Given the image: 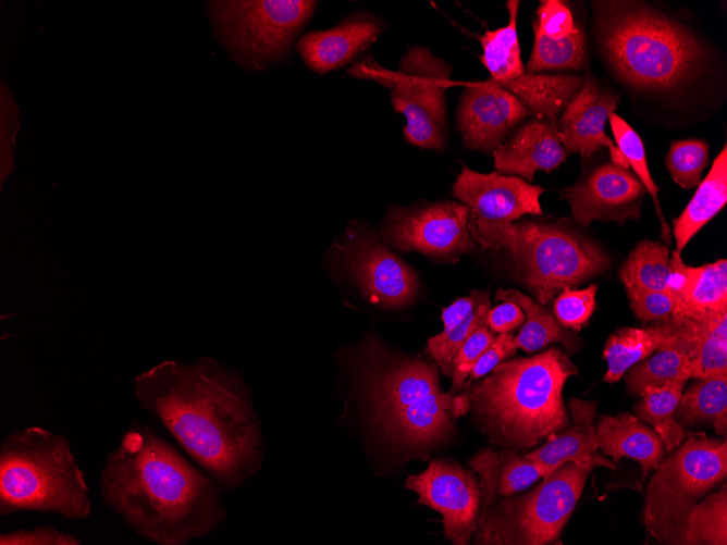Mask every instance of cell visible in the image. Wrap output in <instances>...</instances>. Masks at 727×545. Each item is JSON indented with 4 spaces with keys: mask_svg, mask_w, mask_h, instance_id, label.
<instances>
[{
    "mask_svg": "<svg viewBox=\"0 0 727 545\" xmlns=\"http://www.w3.org/2000/svg\"><path fill=\"white\" fill-rule=\"evenodd\" d=\"M574 375H579L577 366L562 349L550 347L531 357L506 359L459 392L491 444L526 453L568 426L563 389Z\"/></svg>",
    "mask_w": 727,
    "mask_h": 545,
    "instance_id": "5",
    "label": "cell"
},
{
    "mask_svg": "<svg viewBox=\"0 0 727 545\" xmlns=\"http://www.w3.org/2000/svg\"><path fill=\"white\" fill-rule=\"evenodd\" d=\"M490 308L489 292L475 290L442 309L443 331L428 339L424 351L444 376H452L457 351L477 329L486 324Z\"/></svg>",
    "mask_w": 727,
    "mask_h": 545,
    "instance_id": "25",
    "label": "cell"
},
{
    "mask_svg": "<svg viewBox=\"0 0 727 545\" xmlns=\"http://www.w3.org/2000/svg\"><path fill=\"white\" fill-rule=\"evenodd\" d=\"M727 544L726 483L713 494L700 499L686 517L677 545Z\"/></svg>",
    "mask_w": 727,
    "mask_h": 545,
    "instance_id": "35",
    "label": "cell"
},
{
    "mask_svg": "<svg viewBox=\"0 0 727 545\" xmlns=\"http://www.w3.org/2000/svg\"><path fill=\"white\" fill-rule=\"evenodd\" d=\"M544 189L514 175L479 173L465 165L453 185V195L469 209L468 231L485 249L497 250L501 231L523 215H542Z\"/></svg>",
    "mask_w": 727,
    "mask_h": 545,
    "instance_id": "13",
    "label": "cell"
},
{
    "mask_svg": "<svg viewBox=\"0 0 727 545\" xmlns=\"http://www.w3.org/2000/svg\"><path fill=\"white\" fill-rule=\"evenodd\" d=\"M530 115L513 94L490 78L466 87L457 109V127L466 148L493 153Z\"/></svg>",
    "mask_w": 727,
    "mask_h": 545,
    "instance_id": "18",
    "label": "cell"
},
{
    "mask_svg": "<svg viewBox=\"0 0 727 545\" xmlns=\"http://www.w3.org/2000/svg\"><path fill=\"white\" fill-rule=\"evenodd\" d=\"M727 310V261L689 265V280L674 321L700 320Z\"/></svg>",
    "mask_w": 727,
    "mask_h": 545,
    "instance_id": "29",
    "label": "cell"
},
{
    "mask_svg": "<svg viewBox=\"0 0 727 545\" xmlns=\"http://www.w3.org/2000/svg\"><path fill=\"white\" fill-rule=\"evenodd\" d=\"M500 249L507 250L521 282L542 306L612 264L596 240L563 220L512 222L500 233Z\"/></svg>",
    "mask_w": 727,
    "mask_h": 545,
    "instance_id": "7",
    "label": "cell"
},
{
    "mask_svg": "<svg viewBox=\"0 0 727 545\" xmlns=\"http://www.w3.org/2000/svg\"><path fill=\"white\" fill-rule=\"evenodd\" d=\"M679 424L691 426L706 422L718 435L727 433V373L697 379L681 394L675 411Z\"/></svg>",
    "mask_w": 727,
    "mask_h": 545,
    "instance_id": "30",
    "label": "cell"
},
{
    "mask_svg": "<svg viewBox=\"0 0 727 545\" xmlns=\"http://www.w3.org/2000/svg\"><path fill=\"white\" fill-rule=\"evenodd\" d=\"M494 339L493 332L485 324L477 329L461 345L453 361L452 387L449 389L453 395L459 393L473 366Z\"/></svg>",
    "mask_w": 727,
    "mask_h": 545,
    "instance_id": "42",
    "label": "cell"
},
{
    "mask_svg": "<svg viewBox=\"0 0 727 545\" xmlns=\"http://www.w3.org/2000/svg\"><path fill=\"white\" fill-rule=\"evenodd\" d=\"M557 125L532 119L517 128L494 152V168L498 174L533 181L537 171L546 173L557 169L567 158Z\"/></svg>",
    "mask_w": 727,
    "mask_h": 545,
    "instance_id": "22",
    "label": "cell"
},
{
    "mask_svg": "<svg viewBox=\"0 0 727 545\" xmlns=\"http://www.w3.org/2000/svg\"><path fill=\"white\" fill-rule=\"evenodd\" d=\"M451 66L427 47L412 46L397 71L381 67L373 58L354 64L348 74L372 79L391 91V103L406 119L405 139L421 149L443 151L446 145V104Z\"/></svg>",
    "mask_w": 727,
    "mask_h": 545,
    "instance_id": "11",
    "label": "cell"
},
{
    "mask_svg": "<svg viewBox=\"0 0 727 545\" xmlns=\"http://www.w3.org/2000/svg\"><path fill=\"white\" fill-rule=\"evenodd\" d=\"M526 320L523 310L512 301H502V304L491 307L486 325L493 333H510L520 327Z\"/></svg>",
    "mask_w": 727,
    "mask_h": 545,
    "instance_id": "47",
    "label": "cell"
},
{
    "mask_svg": "<svg viewBox=\"0 0 727 545\" xmlns=\"http://www.w3.org/2000/svg\"><path fill=\"white\" fill-rule=\"evenodd\" d=\"M708 162V143L699 138L671 141L665 157L673 181L685 189L698 187Z\"/></svg>",
    "mask_w": 727,
    "mask_h": 545,
    "instance_id": "39",
    "label": "cell"
},
{
    "mask_svg": "<svg viewBox=\"0 0 727 545\" xmlns=\"http://www.w3.org/2000/svg\"><path fill=\"white\" fill-rule=\"evenodd\" d=\"M21 126L19 106L3 80L0 83V178L3 181L13 171L15 138Z\"/></svg>",
    "mask_w": 727,
    "mask_h": 545,
    "instance_id": "41",
    "label": "cell"
},
{
    "mask_svg": "<svg viewBox=\"0 0 727 545\" xmlns=\"http://www.w3.org/2000/svg\"><path fill=\"white\" fill-rule=\"evenodd\" d=\"M532 26L549 38L568 35L575 27L576 20L565 2L558 0L540 1Z\"/></svg>",
    "mask_w": 727,
    "mask_h": 545,
    "instance_id": "45",
    "label": "cell"
},
{
    "mask_svg": "<svg viewBox=\"0 0 727 545\" xmlns=\"http://www.w3.org/2000/svg\"><path fill=\"white\" fill-rule=\"evenodd\" d=\"M590 5L595 57L640 119L680 129L720 112L727 58L691 11L645 0H592Z\"/></svg>",
    "mask_w": 727,
    "mask_h": 545,
    "instance_id": "1",
    "label": "cell"
},
{
    "mask_svg": "<svg viewBox=\"0 0 727 545\" xmlns=\"http://www.w3.org/2000/svg\"><path fill=\"white\" fill-rule=\"evenodd\" d=\"M691 323L694 342L691 377L727 373V310Z\"/></svg>",
    "mask_w": 727,
    "mask_h": 545,
    "instance_id": "36",
    "label": "cell"
},
{
    "mask_svg": "<svg viewBox=\"0 0 727 545\" xmlns=\"http://www.w3.org/2000/svg\"><path fill=\"white\" fill-rule=\"evenodd\" d=\"M595 436L597 448L614 462L621 458L639 462L642 480L656 470L664 458L665 446L658 434L629 412L602 416L595 424Z\"/></svg>",
    "mask_w": 727,
    "mask_h": 545,
    "instance_id": "24",
    "label": "cell"
},
{
    "mask_svg": "<svg viewBox=\"0 0 727 545\" xmlns=\"http://www.w3.org/2000/svg\"><path fill=\"white\" fill-rule=\"evenodd\" d=\"M82 540L70 532L49 524L19 529L0 534V545H82Z\"/></svg>",
    "mask_w": 727,
    "mask_h": 545,
    "instance_id": "44",
    "label": "cell"
},
{
    "mask_svg": "<svg viewBox=\"0 0 727 545\" xmlns=\"http://www.w3.org/2000/svg\"><path fill=\"white\" fill-rule=\"evenodd\" d=\"M468 214V207L460 201L394 205L386 212L379 234L399 251L452 259L475 248Z\"/></svg>",
    "mask_w": 727,
    "mask_h": 545,
    "instance_id": "14",
    "label": "cell"
},
{
    "mask_svg": "<svg viewBox=\"0 0 727 545\" xmlns=\"http://www.w3.org/2000/svg\"><path fill=\"white\" fill-rule=\"evenodd\" d=\"M467 463L479 475L480 510L523 492L544 476L542 469L525 453L509 449L484 447Z\"/></svg>",
    "mask_w": 727,
    "mask_h": 545,
    "instance_id": "23",
    "label": "cell"
},
{
    "mask_svg": "<svg viewBox=\"0 0 727 545\" xmlns=\"http://www.w3.org/2000/svg\"><path fill=\"white\" fill-rule=\"evenodd\" d=\"M386 27L381 17L369 11L354 12L334 27L303 35L296 51L309 70L324 75L353 62Z\"/></svg>",
    "mask_w": 727,
    "mask_h": 545,
    "instance_id": "19",
    "label": "cell"
},
{
    "mask_svg": "<svg viewBox=\"0 0 727 545\" xmlns=\"http://www.w3.org/2000/svg\"><path fill=\"white\" fill-rule=\"evenodd\" d=\"M687 381H675L660 387L649 388L634 406L641 420L651 424L670 453L686 437L685 428L675 418V411Z\"/></svg>",
    "mask_w": 727,
    "mask_h": 545,
    "instance_id": "34",
    "label": "cell"
},
{
    "mask_svg": "<svg viewBox=\"0 0 727 545\" xmlns=\"http://www.w3.org/2000/svg\"><path fill=\"white\" fill-rule=\"evenodd\" d=\"M325 265L355 290L367 306L397 311L414 304L416 272L362 221L350 222L331 245Z\"/></svg>",
    "mask_w": 727,
    "mask_h": 545,
    "instance_id": "12",
    "label": "cell"
},
{
    "mask_svg": "<svg viewBox=\"0 0 727 545\" xmlns=\"http://www.w3.org/2000/svg\"><path fill=\"white\" fill-rule=\"evenodd\" d=\"M619 103V92L589 74L557 120V135L567 153H579L583 161L602 148L611 162L629 170L624 154L605 133V124Z\"/></svg>",
    "mask_w": 727,
    "mask_h": 545,
    "instance_id": "17",
    "label": "cell"
},
{
    "mask_svg": "<svg viewBox=\"0 0 727 545\" xmlns=\"http://www.w3.org/2000/svg\"><path fill=\"white\" fill-rule=\"evenodd\" d=\"M646 190L629 170L605 162L563 189L572 218L583 227L594 221L625 224L640 220Z\"/></svg>",
    "mask_w": 727,
    "mask_h": 545,
    "instance_id": "16",
    "label": "cell"
},
{
    "mask_svg": "<svg viewBox=\"0 0 727 545\" xmlns=\"http://www.w3.org/2000/svg\"><path fill=\"white\" fill-rule=\"evenodd\" d=\"M134 397L223 491L256 475L266 443L251 389L209 356L169 360L137 375Z\"/></svg>",
    "mask_w": 727,
    "mask_h": 545,
    "instance_id": "2",
    "label": "cell"
},
{
    "mask_svg": "<svg viewBox=\"0 0 727 545\" xmlns=\"http://www.w3.org/2000/svg\"><path fill=\"white\" fill-rule=\"evenodd\" d=\"M89 486L69 438L32 425L0 443V517L21 511L85 520L91 515Z\"/></svg>",
    "mask_w": 727,
    "mask_h": 545,
    "instance_id": "6",
    "label": "cell"
},
{
    "mask_svg": "<svg viewBox=\"0 0 727 545\" xmlns=\"http://www.w3.org/2000/svg\"><path fill=\"white\" fill-rule=\"evenodd\" d=\"M630 308L643 321H668L674 318L677 305L667 292H628Z\"/></svg>",
    "mask_w": 727,
    "mask_h": 545,
    "instance_id": "43",
    "label": "cell"
},
{
    "mask_svg": "<svg viewBox=\"0 0 727 545\" xmlns=\"http://www.w3.org/2000/svg\"><path fill=\"white\" fill-rule=\"evenodd\" d=\"M670 453L648 485L642 520L649 536L675 545L692 507L725 480L727 442L701 433Z\"/></svg>",
    "mask_w": 727,
    "mask_h": 545,
    "instance_id": "10",
    "label": "cell"
},
{
    "mask_svg": "<svg viewBox=\"0 0 727 545\" xmlns=\"http://www.w3.org/2000/svg\"><path fill=\"white\" fill-rule=\"evenodd\" d=\"M589 472L566 462L529 492L480 510L475 544H560L559 534L582 493Z\"/></svg>",
    "mask_w": 727,
    "mask_h": 545,
    "instance_id": "9",
    "label": "cell"
},
{
    "mask_svg": "<svg viewBox=\"0 0 727 545\" xmlns=\"http://www.w3.org/2000/svg\"><path fill=\"white\" fill-rule=\"evenodd\" d=\"M338 355L348 377L344 414L356 417L372 453L399 466L451 437L454 395L441 388L436 363L392 348L373 331Z\"/></svg>",
    "mask_w": 727,
    "mask_h": 545,
    "instance_id": "4",
    "label": "cell"
},
{
    "mask_svg": "<svg viewBox=\"0 0 727 545\" xmlns=\"http://www.w3.org/2000/svg\"><path fill=\"white\" fill-rule=\"evenodd\" d=\"M494 298L515 302L526 314L520 331L514 336L517 348L533 354L552 343H560L570 354L579 349L580 338L571 330L565 329L552 313L531 297L514 288H498Z\"/></svg>",
    "mask_w": 727,
    "mask_h": 545,
    "instance_id": "28",
    "label": "cell"
},
{
    "mask_svg": "<svg viewBox=\"0 0 727 545\" xmlns=\"http://www.w3.org/2000/svg\"><path fill=\"white\" fill-rule=\"evenodd\" d=\"M669 267L666 290L676 301V315L689 280V265L685 264L680 253L674 250L670 256Z\"/></svg>",
    "mask_w": 727,
    "mask_h": 545,
    "instance_id": "48",
    "label": "cell"
},
{
    "mask_svg": "<svg viewBox=\"0 0 727 545\" xmlns=\"http://www.w3.org/2000/svg\"><path fill=\"white\" fill-rule=\"evenodd\" d=\"M669 260L666 244L650 239L639 241L619 270L626 292H667Z\"/></svg>",
    "mask_w": 727,
    "mask_h": 545,
    "instance_id": "33",
    "label": "cell"
},
{
    "mask_svg": "<svg viewBox=\"0 0 727 545\" xmlns=\"http://www.w3.org/2000/svg\"><path fill=\"white\" fill-rule=\"evenodd\" d=\"M596 284L582 289L564 288L554 300V317L565 329L580 331L596 308Z\"/></svg>",
    "mask_w": 727,
    "mask_h": 545,
    "instance_id": "40",
    "label": "cell"
},
{
    "mask_svg": "<svg viewBox=\"0 0 727 545\" xmlns=\"http://www.w3.org/2000/svg\"><path fill=\"white\" fill-rule=\"evenodd\" d=\"M207 14L230 59L249 71L289 62L294 42L317 1H208Z\"/></svg>",
    "mask_w": 727,
    "mask_h": 545,
    "instance_id": "8",
    "label": "cell"
},
{
    "mask_svg": "<svg viewBox=\"0 0 727 545\" xmlns=\"http://www.w3.org/2000/svg\"><path fill=\"white\" fill-rule=\"evenodd\" d=\"M103 504L141 538L186 545L227 517L221 487L148 424L132 420L107 453L99 478Z\"/></svg>",
    "mask_w": 727,
    "mask_h": 545,
    "instance_id": "3",
    "label": "cell"
},
{
    "mask_svg": "<svg viewBox=\"0 0 727 545\" xmlns=\"http://www.w3.org/2000/svg\"><path fill=\"white\" fill-rule=\"evenodd\" d=\"M692 359L679 350H658L632 367L625 374L628 393L641 397L649 388L691 377Z\"/></svg>",
    "mask_w": 727,
    "mask_h": 545,
    "instance_id": "37",
    "label": "cell"
},
{
    "mask_svg": "<svg viewBox=\"0 0 727 545\" xmlns=\"http://www.w3.org/2000/svg\"><path fill=\"white\" fill-rule=\"evenodd\" d=\"M727 203V145L714 159L707 175L679 216L673 220L676 251L681 252L690 239Z\"/></svg>",
    "mask_w": 727,
    "mask_h": 545,
    "instance_id": "27",
    "label": "cell"
},
{
    "mask_svg": "<svg viewBox=\"0 0 727 545\" xmlns=\"http://www.w3.org/2000/svg\"><path fill=\"white\" fill-rule=\"evenodd\" d=\"M693 346V333L688 320L655 321L644 327H620L605 343L603 358L607 370L603 381L618 382L630 367L658 350H679L692 359Z\"/></svg>",
    "mask_w": 727,
    "mask_h": 545,
    "instance_id": "21",
    "label": "cell"
},
{
    "mask_svg": "<svg viewBox=\"0 0 727 545\" xmlns=\"http://www.w3.org/2000/svg\"><path fill=\"white\" fill-rule=\"evenodd\" d=\"M589 74L527 73L500 86L513 94L534 116L557 125V120Z\"/></svg>",
    "mask_w": 727,
    "mask_h": 545,
    "instance_id": "26",
    "label": "cell"
},
{
    "mask_svg": "<svg viewBox=\"0 0 727 545\" xmlns=\"http://www.w3.org/2000/svg\"><path fill=\"white\" fill-rule=\"evenodd\" d=\"M608 121L614 141L627 160L629 169L633 170L646 193L651 195L657 216L660 218L662 237L666 241V245H670V230L663 215L658 199L660 187L655 184L650 173L643 141L639 134L615 112L609 115Z\"/></svg>",
    "mask_w": 727,
    "mask_h": 545,
    "instance_id": "38",
    "label": "cell"
},
{
    "mask_svg": "<svg viewBox=\"0 0 727 545\" xmlns=\"http://www.w3.org/2000/svg\"><path fill=\"white\" fill-rule=\"evenodd\" d=\"M405 486L418 495L417 504L442 516L443 534L455 545H467L480 513V490L473 474L454 460L435 458Z\"/></svg>",
    "mask_w": 727,
    "mask_h": 545,
    "instance_id": "15",
    "label": "cell"
},
{
    "mask_svg": "<svg viewBox=\"0 0 727 545\" xmlns=\"http://www.w3.org/2000/svg\"><path fill=\"white\" fill-rule=\"evenodd\" d=\"M519 1H507L509 20L507 25L486 30L479 37L482 46L480 61L498 85L513 80L525 73L517 34Z\"/></svg>",
    "mask_w": 727,
    "mask_h": 545,
    "instance_id": "32",
    "label": "cell"
},
{
    "mask_svg": "<svg viewBox=\"0 0 727 545\" xmlns=\"http://www.w3.org/2000/svg\"><path fill=\"white\" fill-rule=\"evenodd\" d=\"M534 40L527 73L547 71H584L589 63L588 38L584 24L576 21L566 36L549 38L533 26Z\"/></svg>",
    "mask_w": 727,
    "mask_h": 545,
    "instance_id": "31",
    "label": "cell"
},
{
    "mask_svg": "<svg viewBox=\"0 0 727 545\" xmlns=\"http://www.w3.org/2000/svg\"><path fill=\"white\" fill-rule=\"evenodd\" d=\"M516 350L517 347L512 333L498 334L473 366L467 383L482 379L502 361L515 356Z\"/></svg>",
    "mask_w": 727,
    "mask_h": 545,
    "instance_id": "46",
    "label": "cell"
},
{
    "mask_svg": "<svg viewBox=\"0 0 727 545\" xmlns=\"http://www.w3.org/2000/svg\"><path fill=\"white\" fill-rule=\"evenodd\" d=\"M568 405L572 418L570 428L552 434L542 446L525 453L527 457L542 469L544 476L566 462H572L589 473L595 467L616 470L615 462L597 451L595 436L597 404L592 400L570 398Z\"/></svg>",
    "mask_w": 727,
    "mask_h": 545,
    "instance_id": "20",
    "label": "cell"
}]
</instances>
